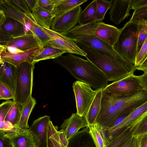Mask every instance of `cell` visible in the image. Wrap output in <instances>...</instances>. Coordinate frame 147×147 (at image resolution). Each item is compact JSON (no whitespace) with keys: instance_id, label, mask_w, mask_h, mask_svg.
Segmentation results:
<instances>
[{"instance_id":"6da1fadb","label":"cell","mask_w":147,"mask_h":147,"mask_svg":"<svg viewBox=\"0 0 147 147\" xmlns=\"http://www.w3.org/2000/svg\"><path fill=\"white\" fill-rule=\"evenodd\" d=\"M53 61L66 69L78 81L89 84L95 90L104 88L108 85L109 81L103 73L88 59L68 53Z\"/></svg>"},{"instance_id":"7a4b0ae2","label":"cell","mask_w":147,"mask_h":147,"mask_svg":"<svg viewBox=\"0 0 147 147\" xmlns=\"http://www.w3.org/2000/svg\"><path fill=\"white\" fill-rule=\"evenodd\" d=\"M74 40L86 53L87 59L102 71L109 82L117 81L134 75L137 70L130 62H121L81 42Z\"/></svg>"},{"instance_id":"3957f363","label":"cell","mask_w":147,"mask_h":147,"mask_svg":"<svg viewBox=\"0 0 147 147\" xmlns=\"http://www.w3.org/2000/svg\"><path fill=\"white\" fill-rule=\"evenodd\" d=\"M98 22L76 25L69 31L62 34L74 40L81 42L100 50L107 55L123 62H129L119 55L113 47L100 39L94 34Z\"/></svg>"},{"instance_id":"277c9868","label":"cell","mask_w":147,"mask_h":147,"mask_svg":"<svg viewBox=\"0 0 147 147\" xmlns=\"http://www.w3.org/2000/svg\"><path fill=\"white\" fill-rule=\"evenodd\" d=\"M137 24L129 20L120 29L118 38L113 47L121 57L133 64L136 54Z\"/></svg>"},{"instance_id":"5b68a950","label":"cell","mask_w":147,"mask_h":147,"mask_svg":"<svg viewBox=\"0 0 147 147\" xmlns=\"http://www.w3.org/2000/svg\"><path fill=\"white\" fill-rule=\"evenodd\" d=\"M147 90V72L141 75H134L108 84L103 91L115 97L132 96L141 91Z\"/></svg>"},{"instance_id":"8992f818","label":"cell","mask_w":147,"mask_h":147,"mask_svg":"<svg viewBox=\"0 0 147 147\" xmlns=\"http://www.w3.org/2000/svg\"><path fill=\"white\" fill-rule=\"evenodd\" d=\"M34 64L24 62L16 66L18 73L13 101L23 106L32 97Z\"/></svg>"},{"instance_id":"52a82bcc","label":"cell","mask_w":147,"mask_h":147,"mask_svg":"<svg viewBox=\"0 0 147 147\" xmlns=\"http://www.w3.org/2000/svg\"><path fill=\"white\" fill-rule=\"evenodd\" d=\"M103 92L113 104L121 117H126L134 110L147 102V90L140 91L130 96H114Z\"/></svg>"},{"instance_id":"ba28073f","label":"cell","mask_w":147,"mask_h":147,"mask_svg":"<svg viewBox=\"0 0 147 147\" xmlns=\"http://www.w3.org/2000/svg\"><path fill=\"white\" fill-rule=\"evenodd\" d=\"M72 87L75 97L76 114L85 117L93 100L96 90H93L88 84L77 80L73 84Z\"/></svg>"},{"instance_id":"9c48e42d","label":"cell","mask_w":147,"mask_h":147,"mask_svg":"<svg viewBox=\"0 0 147 147\" xmlns=\"http://www.w3.org/2000/svg\"><path fill=\"white\" fill-rule=\"evenodd\" d=\"M38 25L51 39L47 45L61 50L65 53L76 54L84 57L86 55V53L77 45L73 39L50 29Z\"/></svg>"},{"instance_id":"30bf717a","label":"cell","mask_w":147,"mask_h":147,"mask_svg":"<svg viewBox=\"0 0 147 147\" xmlns=\"http://www.w3.org/2000/svg\"><path fill=\"white\" fill-rule=\"evenodd\" d=\"M82 9L80 6L57 17H55L50 29L62 34L69 31L76 26Z\"/></svg>"},{"instance_id":"8fae6325","label":"cell","mask_w":147,"mask_h":147,"mask_svg":"<svg viewBox=\"0 0 147 147\" xmlns=\"http://www.w3.org/2000/svg\"><path fill=\"white\" fill-rule=\"evenodd\" d=\"M4 46L0 45V59L16 66L24 62L34 63V58L41 47V46L38 47L17 53L12 54L7 52Z\"/></svg>"},{"instance_id":"7c38bea8","label":"cell","mask_w":147,"mask_h":147,"mask_svg":"<svg viewBox=\"0 0 147 147\" xmlns=\"http://www.w3.org/2000/svg\"><path fill=\"white\" fill-rule=\"evenodd\" d=\"M132 0H113L109 12L110 20L118 25L130 16Z\"/></svg>"},{"instance_id":"4fadbf2b","label":"cell","mask_w":147,"mask_h":147,"mask_svg":"<svg viewBox=\"0 0 147 147\" xmlns=\"http://www.w3.org/2000/svg\"><path fill=\"white\" fill-rule=\"evenodd\" d=\"M8 136L13 147H39L37 139L29 128L23 129L17 127L14 133Z\"/></svg>"},{"instance_id":"5bb4252c","label":"cell","mask_w":147,"mask_h":147,"mask_svg":"<svg viewBox=\"0 0 147 147\" xmlns=\"http://www.w3.org/2000/svg\"><path fill=\"white\" fill-rule=\"evenodd\" d=\"M85 117L73 113L69 118L64 120L60 128L63 130L67 140L79 131L80 129L88 127Z\"/></svg>"},{"instance_id":"9a60e30c","label":"cell","mask_w":147,"mask_h":147,"mask_svg":"<svg viewBox=\"0 0 147 147\" xmlns=\"http://www.w3.org/2000/svg\"><path fill=\"white\" fill-rule=\"evenodd\" d=\"M120 29L103 22H98L94 33L97 37L113 46L116 42Z\"/></svg>"},{"instance_id":"2e32d148","label":"cell","mask_w":147,"mask_h":147,"mask_svg":"<svg viewBox=\"0 0 147 147\" xmlns=\"http://www.w3.org/2000/svg\"><path fill=\"white\" fill-rule=\"evenodd\" d=\"M50 121V116H44L34 120L29 128L37 139L39 147H46L47 127Z\"/></svg>"},{"instance_id":"e0dca14e","label":"cell","mask_w":147,"mask_h":147,"mask_svg":"<svg viewBox=\"0 0 147 147\" xmlns=\"http://www.w3.org/2000/svg\"><path fill=\"white\" fill-rule=\"evenodd\" d=\"M147 111V102L130 112L117 125L111 128L107 132L109 138H112L123 129L128 126L136 119Z\"/></svg>"},{"instance_id":"ac0fdd59","label":"cell","mask_w":147,"mask_h":147,"mask_svg":"<svg viewBox=\"0 0 147 147\" xmlns=\"http://www.w3.org/2000/svg\"><path fill=\"white\" fill-rule=\"evenodd\" d=\"M17 68L0 59V82L4 83L14 93Z\"/></svg>"},{"instance_id":"d6986e66","label":"cell","mask_w":147,"mask_h":147,"mask_svg":"<svg viewBox=\"0 0 147 147\" xmlns=\"http://www.w3.org/2000/svg\"><path fill=\"white\" fill-rule=\"evenodd\" d=\"M5 46L14 47L23 51L41 46L40 42L34 35L28 34L13 38Z\"/></svg>"},{"instance_id":"ffe728a7","label":"cell","mask_w":147,"mask_h":147,"mask_svg":"<svg viewBox=\"0 0 147 147\" xmlns=\"http://www.w3.org/2000/svg\"><path fill=\"white\" fill-rule=\"evenodd\" d=\"M68 140L67 147H96L88 127L78 131Z\"/></svg>"},{"instance_id":"44dd1931","label":"cell","mask_w":147,"mask_h":147,"mask_svg":"<svg viewBox=\"0 0 147 147\" xmlns=\"http://www.w3.org/2000/svg\"><path fill=\"white\" fill-rule=\"evenodd\" d=\"M0 9L3 11L5 17L15 20L24 26L30 18L9 0H0Z\"/></svg>"},{"instance_id":"7402d4cb","label":"cell","mask_w":147,"mask_h":147,"mask_svg":"<svg viewBox=\"0 0 147 147\" xmlns=\"http://www.w3.org/2000/svg\"><path fill=\"white\" fill-rule=\"evenodd\" d=\"M31 13L34 21L37 24L46 28L50 29L55 17L53 12L42 7L37 3Z\"/></svg>"},{"instance_id":"603a6c76","label":"cell","mask_w":147,"mask_h":147,"mask_svg":"<svg viewBox=\"0 0 147 147\" xmlns=\"http://www.w3.org/2000/svg\"><path fill=\"white\" fill-rule=\"evenodd\" d=\"M103 88L96 90L93 100L85 117L88 125L96 122V118L100 111Z\"/></svg>"},{"instance_id":"cb8c5ba5","label":"cell","mask_w":147,"mask_h":147,"mask_svg":"<svg viewBox=\"0 0 147 147\" xmlns=\"http://www.w3.org/2000/svg\"><path fill=\"white\" fill-rule=\"evenodd\" d=\"M132 9L134 12L129 20L138 24L140 21L147 18V0H132Z\"/></svg>"},{"instance_id":"d4e9b609","label":"cell","mask_w":147,"mask_h":147,"mask_svg":"<svg viewBox=\"0 0 147 147\" xmlns=\"http://www.w3.org/2000/svg\"><path fill=\"white\" fill-rule=\"evenodd\" d=\"M90 133L96 147H107L109 140L106 135V131L98 124L88 125Z\"/></svg>"},{"instance_id":"484cf974","label":"cell","mask_w":147,"mask_h":147,"mask_svg":"<svg viewBox=\"0 0 147 147\" xmlns=\"http://www.w3.org/2000/svg\"><path fill=\"white\" fill-rule=\"evenodd\" d=\"M0 28L13 38L25 34L24 25L19 21L10 18L5 17Z\"/></svg>"},{"instance_id":"4316f807","label":"cell","mask_w":147,"mask_h":147,"mask_svg":"<svg viewBox=\"0 0 147 147\" xmlns=\"http://www.w3.org/2000/svg\"><path fill=\"white\" fill-rule=\"evenodd\" d=\"M65 53L59 49L48 45L41 46L40 49L34 59V63L42 60L55 59Z\"/></svg>"},{"instance_id":"83f0119b","label":"cell","mask_w":147,"mask_h":147,"mask_svg":"<svg viewBox=\"0 0 147 147\" xmlns=\"http://www.w3.org/2000/svg\"><path fill=\"white\" fill-rule=\"evenodd\" d=\"M87 1V0H60L54 7L53 12L55 17L64 13L79 6Z\"/></svg>"},{"instance_id":"f1b7e54d","label":"cell","mask_w":147,"mask_h":147,"mask_svg":"<svg viewBox=\"0 0 147 147\" xmlns=\"http://www.w3.org/2000/svg\"><path fill=\"white\" fill-rule=\"evenodd\" d=\"M36 104L35 99L32 97L29 98L23 106L19 122L17 127L21 129H28V121L33 109Z\"/></svg>"},{"instance_id":"f546056e","label":"cell","mask_w":147,"mask_h":147,"mask_svg":"<svg viewBox=\"0 0 147 147\" xmlns=\"http://www.w3.org/2000/svg\"><path fill=\"white\" fill-rule=\"evenodd\" d=\"M96 0L93 1L82 11L79 18V25H85L96 22Z\"/></svg>"},{"instance_id":"4dcf8cb0","label":"cell","mask_w":147,"mask_h":147,"mask_svg":"<svg viewBox=\"0 0 147 147\" xmlns=\"http://www.w3.org/2000/svg\"><path fill=\"white\" fill-rule=\"evenodd\" d=\"M133 122L113 137L109 141L107 147H121L126 140L132 136L131 128Z\"/></svg>"},{"instance_id":"1f68e13d","label":"cell","mask_w":147,"mask_h":147,"mask_svg":"<svg viewBox=\"0 0 147 147\" xmlns=\"http://www.w3.org/2000/svg\"><path fill=\"white\" fill-rule=\"evenodd\" d=\"M131 131L132 136H133L147 133V111L133 122L131 128Z\"/></svg>"},{"instance_id":"d6a6232c","label":"cell","mask_w":147,"mask_h":147,"mask_svg":"<svg viewBox=\"0 0 147 147\" xmlns=\"http://www.w3.org/2000/svg\"><path fill=\"white\" fill-rule=\"evenodd\" d=\"M57 131V126H54L50 121L47 127L46 147H65L60 140Z\"/></svg>"},{"instance_id":"836d02e7","label":"cell","mask_w":147,"mask_h":147,"mask_svg":"<svg viewBox=\"0 0 147 147\" xmlns=\"http://www.w3.org/2000/svg\"><path fill=\"white\" fill-rule=\"evenodd\" d=\"M23 106L20 103L14 102L9 110L5 121L9 122L17 127L20 119Z\"/></svg>"},{"instance_id":"e575fe53","label":"cell","mask_w":147,"mask_h":147,"mask_svg":"<svg viewBox=\"0 0 147 147\" xmlns=\"http://www.w3.org/2000/svg\"><path fill=\"white\" fill-rule=\"evenodd\" d=\"M113 0H96V22H100L104 20L107 11L111 5Z\"/></svg>"},{"instance_id":"d590c367","label":"cell","mask_w":147,"mask_h":147,"mask_svg":"<svg viewBox=\"0 0 147 147\" xmlns=\"http://www.w3.org/2000/svg\"><path fill=\"white\" fill-rule=\"evenodd\" d=\"M138 39L137 53L139 51L145 40L147 38V19H144L138 24Z\"/></svg>"},{"instance_id":"8d00e7d4","label":"cell","mask_w":147,"mask_h":147,"mask_svg":"<svg viewBox=\"0 0 147 147\" xmlns=\"http://www.w3.org/2000/svg\"><path fill=\"white\" fill-rule=\"evenodd\" d=\"M31 31L40 42L41 46L47 45L51 40L50 37L38 26L34 21L32 22Z\"/></svg>"},{"instance_id":"74e56055","label":"cell","mask_w":147,"mask_h":147,"mask_svg":"<svg viewBox=\"0 0 147 147\" xmlns=\"http://www.w3.org/2000/svg\"><path fill=\"white\" fill-rule=\"evenodd\" d=\"M147 38L146 39L139 51L136 54L134 65L135 67L139 66L147 59Z\"/></svg>"},{"instance_id":"f35d334b","label":"cell","mask_w":147,"mask_h":147,"mask_svg":"<svg viewBox=\"0 0 147 147\" xmlns=\"http://www.w3.org/2000/svg\"><path fill=\"white\" fill-rule=\"evenodd\" d=\"M10 1L34 21L31 11L28 7L25 0Z\"/></svg>"},{"instance_id":"ab89813d","label":"cell","mask_w":147,"mask_h":147,"mask_svg":"<svg viewBox=\"0 0 147 147\" xmlns=\"http://www.w3.org/2000/svg\"><path fill=\"white\" fill-rule=\"evenodd\" d=\"M0 97L1 99H13L14 93L7 85L0 82Z\"/></svg>"},{"instance_id":"60d3db41","label":"cell","mask_w":147,"mask_h":147,"mask_svg":"<svg viewBox=\"0 0 147 147\" xmlns=\"http://www.w3.org/2000/svg\"><path fill=\"white\" fill-rule=\"evenodd\" d=\"M13 103V101L8 100L0 104V122L5 121L6 116Z\"/></svg>"},{"instance_id":"b9f144b4","label":"cell","mask_w":147,"mask_h":147,"mask_svg":"<svg viewBox=\"0 0 147 147\" xmlns=\"http://www.w3.org/2000/svg\"><path fill=\"white\" fill-rule=\"evenodd\" d=\"M60 0H37V4L42 7L53 12L54 8Z\"/></svg>"},{"instance_id":"7bdbcfd3","label":"cell","mask_w":147,"mask_h":147,"mask_svg":"<svg viewBox=\"0 0 147 147\" xmlns=\"http://www.w3.org/2000/svg\"><path fill=\"white\" fill-rule=\"evenodd\" d=\"M16 128L9 122L5 121L0 122V131L5 132L8 135L14 133Z\"/></svg>"},{"instance_id":"ee69618b","label":"cell","mask_w":147,"mask_h":147,"mask_svg":"<svg viewBox=\"0 0 147 147\" xmlns=\"http://www.w3.org/2000/svg\"><path fill=\"white\" fill-rule=\"evenodd\" d=\"M0 147H13L10 138L4 132L0 131Z\"/></svg>"},{"instance_id":"f6af8a7d","label":"cell","mask_w":147,"mask_h":147,"mask_svg":"<svg viewBox=\"0 0 147 147\" xmlns=\"http://www.w3.org/2000/svg\"><path fill=\"white\" fill-rule=\"evenodd\" d=\"M13 38L0 27V45H6Z\"/></svg>"},{"instance_id":"bcb514c9","label":"cell","mask_w":147,"mask_h":147,"mask_svg":"<svg viewBox=\"0 0 147 147\" xmlns=\"http://www.w3.org/2000/svg\"><path fill=\"white\" fill-rule=\"evenodd\" d=\"M136 136L138 140V147H147V133Z\"/></svg>"},{"instance_id":"7dc6e473","label":"cell","mask_w":147,"mask_h":147,"mask_svg":"<svg viewBox=\"0 0 147 147\" xmlns=\"http://www.w3.org/2000/svg\"><path fill=\"white\" fill-rule=\"evenodd\" d=\"M57 133L61 142L63 146L65 147H67L68 143V141L63 130L61 129L59 131H58Z\"/></svg>"},{"instance_id":"c3c4849f","label":"cell","mask_w":147,"mask_h":147,"mask_svg":"<svg viewBox=\"0 0 147 147\" xmlns=\"http://www.w3.org/2000/svg\"><path fill=\"white\" fill-rule=\"evenodd\" d=\"M4 47L6 51L10 53L16 54L23 52L14 47H7L5 45Z\"/></svg>"},{"instance_id":"681fc988","label":"cell","mask_w":147,"mask_h":147,"mask_svg":"<svg viewBox=\"0 0 147 147\" xmlns=\"http://www.w3.org/2000/svg\"><path fill=\"white\" fill-rule=\"evenodd\" d=\"M137 69L143 71L144 73L147 72V59L138 67H136Z\"/></svg>"},{"instance_id":"f907efd6","label":"cell","mask_w":147,"mask_h":147,"mask_svg":"<svg viewBox=\"0 0 147 147\" xmlns=\"http://www.w3.org/2000/svg\"><path fill=\"white\" fill-rule=\"evenodd\" d=\"M134 136H131L129 138L121 147H132L134 141Z\"/></svg>"},{"instance_id":"816d5d0a","label":"cell","mask_w":147,"mask_h":147,"mask_svg":"<svg viewBox=\"0 0 147 147\" xmlns=\"http://www.w3.org/2000/svg\"><path fill=\"white\" fill-rule=\"evenodd\" d=\"M25 1L31 12L37 3V0H25Z\"/></svg>"},{"instance_id":"f5cc1de1","label":"cell","mask_w":147,"mask_h":147,"mask_svg":"<svg viewBox=\"0 0 147 147\" xmlns=\"http://www.w3.org/2000/svg\"><path fill=\"white\" fill-rule=\"evenodd\" d=\"M134 141L132 147H138V139L136 136H134Z\"/></svg>"},{"instance_id":"db71d44e","label":"cell","mask_w":147,"mask_h":147,"mask_svg":"<svg viewBox=\"0 0 147 147\" xmlns=\"http://www.w3.org/2000/svg\"><path fill=\"white\" fill-rule=\"evenodd\" d=\"M0 100H1V98H0Z\"/></svg>"},{"instance_id":"11a10c76","label":"cell","mask_w":147,"mask_h":147,"mask_svg":"<svg viewBox=\"0 0 147 147\" xmlns=\"http://www.w3.org/2000/svg\"><path fill=\"white\" fill-rule=\"evenodd\" d=\"M1 10L0 9V11Z\"/></svg>"}]
</instances>
